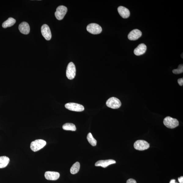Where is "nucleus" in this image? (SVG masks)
<instances>
[{
  "label": "nucleus",
  "mask_w": 183,
  "mask_h": 183,
  "mask_svg": "<svg viewBox=\"0 0 183 183\" xmlns=\"http://www.w3.org/2000/svg\"><path fill=\"white\" fill-rule=\"evenodd\" d=\"M46 145V142L42 139H38L31 143L30 148L35 152L38 151L44 147Z\"/></svg>",
  "instance_id": "1"
},
{
  "label": "nucleus",
  "mask_w": 183,
  "mask_h": 183,
  "mask_svg": "<svg viewBox=\"0 0 183 183\" xmlns=\"http://www.w3.org/2000/svg\"><path fill=\"white\" fill-rule=\"evenodd\" d=\"M163 123L164 125L170 129L175 128L179 125L178 120L170 116L166 117L164 119Z\"/></svg>",
  "instance_id": "2"
},
{
  "label": "nucleus",
  "mask_w": 183,
  "mask_h": 183,
  "mask_svg": "<svg viewBox=\"0 0 183 183\" xmlns=\"http://www.w3.org/2000/svg\"><path fill=\"white\" fill-rule=\"evenodd\" d=\"M106 104L107 107L113 109H117L119 108L122 105L121 102L119 99L115 97L108 99L106 102Z\"/></svg>",
  "instance_id": "3"
},
{
  "label": "nucleus",
  "mask_w": 183,
  "mask_h": 183,
  "mask_svg": "<svg viewBox=\"0 0 183 183\" xmlns=\"http://www.w3.org/2000/svg\"><path fill=\"white\" fill-rule=\"evenodd\" d=\"M76 69L75 64L70 62L68 64L66 70V76L68 79L70 80L73 79L76 75Z\"/></svg>",
  "instance_id": "4"
},
{
  "label": "nucleus",
  "mask_w": 183,
  "mask_h": 183,
  "mask_svg": "<svg viewBox=\"0 0 183 183\" xmlns=\"http://www.w3.org/2000/svg\"><path fill=\"white\" fill-rule=\"evenodd\" d=\"M86 30L88 31L93 35H98L101 33V27L97 24L91 23L87 26Z\"/></svg>",
  "instance_id": "5"
},
{
  "label": "nucleus",
  "mask_w": 183,
  "mask_h": 183,
  "mask_svg": "<svg viewBox=\"0 0 183 183\" xmlns=\"http://www.w3.org/2000/svg\"><path fill=\"white\" fill-rule=\"evenodd\" d=\"M134 147L136 150L144 151L149 148L150 144L145 141L138 140L134 143Z\"/></svg>",
  "instance_id": "6"
},
{
  "label": "nucleus",
  "mask_w": 183,
  "mask_h": 183,
  "mask_svg": "<svg viewBox=\"0 0 183 183\" xmlns=\"http://www.w3.org/2000/svg\"><path fill=\"white\" fill-rule=\"evenodd\" d=\"M67 8L64 5L59 6L57 9L55 15L56 17L58 20H61L63 19L65 15L67 13Z\"/></svg>",
  "instance_id": "7"
},
{
  "label": "nucleus",
  "mask_w": 183,
  "mask_h": 183,
  "mask_svg": "<svg viewBox=\"0 0 183 183\" xmlns=\"http://www.w3.org/2000/svg\"><path fill=\"white\" fill-rule=\"evenodd\" d=\"M65 107L70 111L76 112H82L85 109L82 105L70 102L65 105Z\"/></svg>",
  "instance_id": "8"
},
{
  "label": "nucleus",
  "mask_w": 183,
  "mask_h": 183,
  "mask_svg": "<svg viewBox=\"0 0 183 183\" xmlns=\"http://www.w3.org/2000/svg\"><path fill=\"white\" fill-rule=\"evenodd\" d=\"M42 35L45 38L47 41H49L51 38L52 35L50 29L47 24H44L41 27Z\"/></svg>",
  "instance_id": "9"
},
{
  "label": "nucleus",
  "mask_w": 183,
  "mask_h": 183,
  "mask_svg": "<svg viewBox=\"0 0 183 183\" xmlns=\"http://www.w3.org/2000/svg\"><path fill=\"white\" fill-rule=\"evenodd\" d=\"M46 179L49 181H56L60 177V173L56 172L47 171L45 174Z\"/></svg>",
  "instance_id": "10"
},
{
  "label": "nucleus",
  "mask_w": 183,
  "mask_h": 183,
  "mask_svg": "<svg viewBox=\"0 0 183 183\" xmlns=\"http://www.w3.org/2000/svg\"><path fill=\"white\" fill-rule=\"evenodd\" d=\"M142 32L141 31L136 29L132 31L129 33L128 35V38L131 41H135L140 38Z\"/></svg>",
  "instance_id": "11"
},
{
  "label": "nucleus",
  "mask_w": 183,
  "mask_h": 183,
  "mask_svg": "<svg viewBox=\"0 0 183 183\" xmlns=\"http://www.w3.org/2000/svg\"><path fill=\"white\" fill-rule=\"evenodd\" d=\"M116 163V161L113 159L101 160L96 163L95 166L97 167H104V168H105V167L111 165V164H115Z\"/></svg>",
  "instance_id": "12"
},
{
  "label": "nucleus",
  "mask_w": 183,
  "mask_h": 183,
  "mask_svg": "<svg viewBox=\"0 0 183 183\" xmlns=\"http://www.w3.org/2000/svg\"><path fill=\"white\" fill-rule=\"evenodd\" d=\"M18 28L20 32L24 35H28L30 32V27L29 24L26 22L21 23L19 25Z\"/></svg>",
  "instance_id": "13"
},
{
  "label": "nucleus",
  "mask_w": 183,
  "mask_h": 183,
  "mask_svg": "<svg viewBox=\"0 0 183 183\" xmlns=\"http://www.w3.org/2000/svg\"><path fill=\"white\" fill-rule=\"evenodd\" d=\"M147 46L144 43L139 45L134 50V54L137 56H140L144 54L147 50Z\"/></svg>",
  "instance_id": "14"
},
{
  "label": "nucleus",
  "mask_w": 183,
  "mask_h": 183,
  "mask_svg": "<svg viewBox=\"0 0 183 183\" xmlns=\"http://www.w3.org/2000/svg\"><path fill=\"white\" fill-rule=\"evenodd\" d=\"M118 11L121 16L123 18H128L130 15V12L128 9L123 6H120L118 8Z\"/></svg>",
  "instance_id": "15"
},
{
  "label": "nucleus",
  "mask_w": 183,
  "mask_h": 183,
  "mask_svg": "<svg viewBox=\"0 0 183 183\" xmlns=\"http://www.w3.org/2000/svg\"><path fill=\"white\" fill-rule=\"evenodd\" d=\"M10 161L9 158L7 156L0 157V169L4 168L7 167Z\"/></svg>",
  "instance_id": "16"
},
{
  "label": "nucleus",
  "mask_w": 183,
  "mask_h": 183,
  "mask_svg": "<svg viewBox=\"0 0 183 183\" xmlns=\"http://www.w3.org/2000/svg\"><path fill=\"white\" fill-rule=\"evenodd\" d=\"M16 20L13 18L10 17L3 23L2 24V27L4 28H6L8 27H11L14 25L16 23Z\"/></svg>",
  "instance_id": "17"
},
{
  "label": "nucleus",
  "mask_w": 183,
  "mask_h": 183,
  "mask_svg": "<svg viewBox=\"0 0 183 183\" xmlns=\"http://www.w3.org/2000/svg\"><path fill=\"white\" fill-rule=\"evenodd\" d=\"M63 128L64 130L67 131H75L76 130L75 126L72 123H66L63 125Z\"/></svg>",
  "instance_id": "18"
},
{
  "label": "nucleus",
  "mask_w": 183,
  "mask_h": 183,
  "mask_svg": "<svg viewBox=\"0 0 183 183\" xmlns=\"http://www.w3.org/2000/svg\"><path fill=\"white\" fill-rule=\"evenodd\" d=\"M80 168V163L78 162L75 163L71 167L70 169L71 173L73 174H76L79 172Z\"/></svg>",
  "instance_id": "19"
},
{
  "label": "nucleus",
  "mask_w": 183,
  "mask_h": 183,
  "mask_svg": "<svg viewBox=\"0 0 183 183\" xmlns=\"http://www.w3.org/2000/svg\"><path fill=\"white\" fill-rule=\"evenodd\" d=\"M87 139L89 142L93 146H95L97 144V141L93 137L91 133H89L87 136Z\"/></svg>",
  "instance_id": "20"
},
{
  "label": "nucleus",
  "mask_w": 183,
  "mask_h": 183,
  "mask_svg": "<svg viewBox=\"0 0 183 183\" xmlns=\"http://www.w3.org/2000/svg\"><path fill=\"white\" fill-rule=\"evenodd\" d=\"M183 72V64L179 65L177 69H174L173 70V73L176 74H178L182 73Z\"/></svg>",
  "instance_id": "21"
},
{
  "label": "nucleus",
  "mask_w": 183,
  "mask_h": 183,
  "mask_svg": "<svg viewBox=\"0 0 183 183\" xmlns=\"http://www.w3.org/2000/svg\"><path fill=\"white\" fill-rule=\"evenodd\" d=\"M126 183H137L135 179H129L126 181Z\"/></svg>",
  "instance_id": "22"
},
{
  "label": "nucleus",
  "mask_w": 183,
  "mask_h": 183,
  "mask_svg": "<svg viewBox=\"0 0 183 183\" xmlns=\"http://www.w3.org/2000/svg\"><path fill=\"white\" fill-rule=\"evenodd\" d=\"M178 82L179 85L181 86H182L183 85V78L179 79L178 80Z\"/></svg>",
  "instance_id": "23"
},
{
  "label": "nucleus",
  "mask_w": 183,
  "mask_h": 183,
  "mask_svg": "<svg viewBox=\"0 0 183 183\" xmlns=\"http://www.w3.org/2000/svg\"><path fill=\"white\" fill-rule=\"evenodd\" d=\"M178 180L180 183H183V176H181V178H179Z\"/></svg>",
  "instance_id": "24"
},
{
  "label": "nucleus",
  "mask_w": 183,
  "mask_h": 183,
  "mask_svg": "<svg viewBox=\"0 0 183 183\" xmlns=\"http://www.w3.org/2000/svg\"><path fill=\"white\" fill-rule=\"evenodd\" d=\"M170 183H178L176 182V180L175 179H172L170 181Z\"/></svg>",
  "instance_id": "25"
}]
</instances>
